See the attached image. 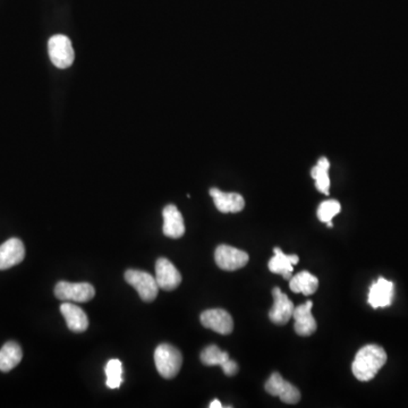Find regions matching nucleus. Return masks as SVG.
Segmentation results:
<instances>
[{
    "label": "nucleus",
    "instance_id": "1",
    "mask_svg": "<svg viewBox=\"0 0 408 408\" xmlns=\"http://www.w3.org/2000/svg\"><path fill=\"white\" fill-rule=\"evenodd\" d=\"M387 362V353L378 345L364 346L355 356L351 371L357 380L366 383L373 379Z\"/></svg>",
    "mask_w": 408,
    "mask_h": 408
},
{
    "label": "nucleus",
    "instance_id": "2",
    "mask_svg": "<svg viewBox=\"0 0 408 408\" xmlns=\"http://www.w3.org/2000/svg\"><path fill=\"white\" fill-rule=\"evenodd\" d=\"M154 363L161 377L173 379L180 373L183 364V356L175 346L161 344L154 351Z\"/></svg>",
    "mask_w": 408,
    "mask_h": 408
},
{
    "label": "nucleus",
    "instance_id": "3",
    "mask_svg": "<svg viewBox=\"0 0 408 408\" xmlns=\"http://www.w3.org/2000/svg\"><path fill=\"white\" fill-rule=\"evenodd\" d=\"M49 57L57 69H69L74 63V49L66 35H57L49 39Z\"/></svg>",
    "mask_w": 408,
    "mask_h": 408
},
{
    "label": "nucleus",
    "instance_id": "4",
    "mask_svg": "<svg viewBox=\"0 0 408 408\" xmlns=\"http://www.w3.org/2000/svg\"><path fill=\"white\" fill-rule=\"evenodd\" d=\"M125 280L132 287L136 289L143 302H153L157 298L159 286L156 277L148 272L131 269L125 272Z\"/></svg>",
    "mask_w": 408,
    "mask_h": 408
},
{
    "label": "nucleus",
    "instance_id": "5",
    "mask_svg": "<svg viewBox=\"0 0 408 408\" xmlns=\"http://www.w3.org/2000/svg\"><path fill=\"white\" fill-rule=\"evenodd\" d=\"M54 295L64 302L86 303L95 297V291L89 283L59 281L54 287Z\"/></svg>",
    "mask_w": 408,
    "mask_h": 408
},
{
    "label": "nucleus",
    "instance_id": "6",
    "mask_svg": "<svg viewBox=\"0 0 408 408\" xmlns=\"http://www.w3.org/2000/svg\"><path fill=\"white\" fill-rule=\"evenodd\" d=\"M214 260L220 269L226 272H235L245 267L249 263L250 257L242 250L229 245H220L214 252Z\"/></svg>",
    "mask_w": 408,
    "mask_h": 408
},
{
    "label": "nucleus",
    "instance_id": "7",
    "mask_svg": "<svg viewBox=\"0 0 408 408\" xmlns=\"http://www.w3.org/2000/svg\"><path fill=\"white\" fill-rule=\"evenodd\" d=\"M266 391L272 396L279 397L280 400L286 404H296L301 400L300 390L277 372L272 373L267 381Z\"/></svg>",
    "mask_w": 408,
    "mask_h": 408
},
{
    "label": "nucleus",
    "instance_id": "8",
    "mask_svg": "<svg viewBox=\"0 0 408 408\" xmlns=\"http://www.w3.org/2000/svg\"><path fill=\"white\" fill-rule=\"evenodd\" d=\"M203 327L220 334H229L234 329V321L223 308H212L203 312L200 317Z\"/></svg>",
    "mask_w": 408,
    "mask_h": 408
},
{
    "label": "nucleus",
    "instance_id": "9",
    "mask_svg": "<svg viewBox=\"0 0 408 408\" xmlns=\"http://www.w3.org/2000/svg\"><path fill=\"white\" fill-rule=\"evenodd\" d=\"M156 280L159 288L174 291L182 283V274L166 257H160L156 263Z\"/></svg>",
    "mask_w": 408,
    "mask_h": 408
},
{
    "label": "nucleus",
    "instance_id": "10",
    "mask_svg": "<svg viewBox=\"0 0 408 408\" xmlns=\"http://www.w3.org/2000/svg\"><path fill=\"white\" fill-rule=\"evenodd\" d=\"M272 295H274V306L269 312V317L276 325H286L293 317L295 310L294 304L289 300L288 296L284 294L281 289L278 287L274 288Z\"/></svg>",
    "mask_w": 408,
    "mask_h": 408
},
{
    "label": "nucleus",
    "instance_id": "11",
    "mask_svg": "<svg viewBox=\"0 0 408 408\" xmlns=\"http://www.w3.org/2000/svg\"><path fill=\"white\" fill-rule=\"evenodd\" d=\"M25 257V247L22 240L11 238L0 245V270L18 266Z\"/></svg>",
    "mask_w": 408,
    "mask_h": 408
},
{
    "label": "nucleus",
    "instance_id": "12",
    "mask_svg": "<svg viewBox=\"0 0 408 408\" xmlns=\"http://www.w3.org/2000/svg\"><path fill=\"white\" fill-rule=\"evenodd\" d=\"M312 301L301 304L295 308L293 317L295 320V332L298 336L302 337H308L317 330V321L314 319L312 314Z\"/></svg>",
    "mask_w": 408,
    "mask_h": 408
},
{
    "label": "nucleus",
    "instance_id": "13",
    "mask_svg": "<svg viewBox=\"0 0 408 408\" xmlns=\"http://www.w3.org/2000/svg\"><path fill=\"white\" fill-rule=\"evenodd\" d=\"M394 284L380 277L377 283L370 287L368 293V304L373 308H387L394 300Z\"/></svg>",
    "mask_w": 408,
    "mask_h": 408
},
{
    "label": "nucleus",
    "instance_id": "14",
    "mask_svg": "<svg viewBox=\"0 0 408 408\" xmlns=\"http://www.w3.org/2000/svg\"><path fill=\"white\" fill-rule=\"evenodd\" d=\"M163 231L165 236L169 238L177 240L185 234V225H184L183 216L180 214L177 206L174 204H168L163 209Z\"/></svg>",
    "mask_w": 408,
    "mask_h": 408
},
{
    "label": "nucleus",
    "instance_id": "15",
    "mask_svg": "<svg viewBox=\"0 0 408 408\" xmlns=\"http://www.w3.org/2000/svg\"><path fill=\"white\" fill-rule=\"evenodd\" d=\"M214 206L223 214H236L245 206V200L238 193H225L218 189L210 190Z\"/></svg>",
    "mask_w": 408,
    "mask_h": 408
},
{
    "label": "nucleus",
    "instance_id": "16",
    "mask_svg": "<svg viewBox=\"0 0 408 408\" xmlns=\"http://www.w3.org/2000/svg\"><path fill=\"white\" fill-rule=\"evenodd\" d=\"M60 312L65 317L66 325L71 332H83L89 327V319L80 306L71 304V302H65L60 305Z\"/></svg>",
    "mask_w": 408,
    "mask_h": 408
},
{
    "label": "nucleus",
    "instance_id": "17",
    "mask_svg": "<svg viewBox=\"0 0 408 408\" xmlns=\"http://www.w3.org/2000/svg\"><path fill=\"white\" fill-rule=\"evenodd\" d=\"M274 252V257H272V260L269 261V270L272 274H281L285 279H291V274H293V270H294L293 267L298 263L300 257H297L296 255H286L278 247H276Z\"/></svg>",
    "mask_w": 408,
    "mask_h": 408
},
{
    "label": "nucleus",
    "instance_id": "18",
    "mask_svg": "<svg viewBox=\"0 0 408 408\" xmlns=\"http://www.w3.org/2000/svg\"><path fill=\"white\" fill-rule=\"evenodd\" d=\"M23 357L22 349L18 343L8 342L0 349V371L9 372L20 364Z\"/></svg>",
    "mask_w": 408,
    "mask_h": 408
},
{
    "label": "nucleus",
    "instance_id": "19",
    "mask_svg": "<svg viewBox=\"0 0 408 408\" xmlns=\"http://www.w3.org/2000/svg\"><path fill=\"white\" fill-rule=\"evenodd\" d=\"M289 288L293 293L313 295L319 288V280L311 272H302L289 279Z\"/></svg>",
    "mask_w": 408,
    "mask_h": 408
},
{
    "label": "nucleus",
    "instance_id": "20",
    "mask_svg": "<svg viewBox=\"0 0 408 408\" xmlns=\"http://www.w3.org/2000/svg\"><path fill=\"white\" fill-rule=\"evenodd\" d=\"M329 163L327 158H321L317 161V166L312 169L311 175L313 180H315V186L323 194L329 195V189H330V180H329Z\"/></svg>",
    "mask_w": 408,
    "mask_h": 408
},
{
    "label": "nucleus",
    "instance_id": "21",
    "mask_svg": "<svg viewBox=\"0 0 408 408\" xmlns=\"http://www.w3.org/2000/svg\"><path fill=\"white\" fill-rule=\"evenodd\" d=\"M107 381L106 385L109 389H118L123 383V366L117 359H112L107 363L106 368Z\"/></svg>",
    "mask_w": 408,
    "mask_h": 408
},
{
    "label": "nucleus",
    "instance_id": "22",
    "mask_svg": "<svg viewBox=\"0 0 408 408\" xmlns=\"http://www.w3.org/2000/svg\"><path fill=\"white\" fill-rule=\"evenodd\" d=\"M229 360L227 351H223L216 345H210L201 353V362L206 366H223Z\"/></svg>",
    "mask_w": 408,
    "mask_h": 408
},
{
    "label": "nucleus",
    "instance_id": "23",
    "mask_svg": "<svg viewBox=\"0 0 408 408\" xmlns=\"http://www.w3.org/2000/svg\"><path fill=\"white\" fill-rule=\"evenodd\" d=\"M340 210H342V206H340V203L338 201H325V202L320 204L319 209H317V218L332 228V227H334L332 218L334 216H337Z\"/></svg>",
    "mask_w": 408,
    "mask_h": 408
},
{
    "label": "nucleus",
    "instance_id": "24",
    "mask_svg": "<svg viewBox=\"0 0 408 408\" xmlns=\"http://www.w3.org/2000/svg\"><path fill=\"white\" fill-rule=\"evenodd\" d=\"M221 368H223V373H225L226 375H228V377H233V375H235V374L238 372L237 363L235 362V361L231 360V359H229L227 362L223 363Z\"/></svg>",
    "mask_w": 408,
    "mask_h": 408
},
{
    "label": "nucleus",
    "instance_id": "25",
    "mask_svg": "<svg viewBox=\"0 0 408 408\" xmlns=\"http://www.w3.org/2000/svg\"><path fill=\"white\" fill-rule=\"evenodd\" d=\"M209 407H210V408H221V407H223V405H221V402H220L219 400H214V402H212L211 404H210V405H209Z\"/></svg>",
    "mask_w": 408,
    "mask_h": 408
}]
</instances>
